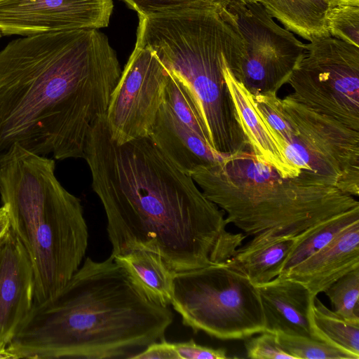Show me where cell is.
Returning <instances> with one entry per match:
<instances>
[{
  "label": "cell",
  "instance_id": "1",
  "mask_svg": "<svg viewBox=\"0 0 359 359\" xmlns=\"http://www.w3.org/2000/svg\"><path fill=\"white\" fill-rule=\"evenodd\" d=\"M84 159L113 255L147 250L180 272L225 263L247 237L226 230L224 212L150 137L116 143L106 115L88 135Z\"/></svg>",
  "mask_w": 359,
  "mask_h": 359
},
{
  "label": "cell",
  "instance_id": "18",
  "mask_svg": "<svg viewBox=\"0 0 359 359\" xmlns=\"http://www.w3.org/2000/svg\"><path fill=\"white\" fill-rule=\"evenodd\" d=\"M296 236L256 235L224 264L244 274L256 286L265 283L280 275Z\"/></svg>",
  "mask_w": 359,
  "mask_h": 359
},
{
  "label": "cell",
  "instance_id": "6",
  "mask_svg": "<svg viewBox=\"0 0 359 359\" xmlns=\"http://www.w3.org/2000/svg\"><path fill=\"white\" fill-rule=\"evenodd\" d=\"M138 17L135 43L151 50L191 90L212 149L226 156L252 151L224 77L233 29L219 9L187 8Z\"/></svg>",
  "mask_w": 359,
  "mask_h": 359
},
{
  "label": "cell",
  "instance_id": "19",
  "mask_svg": "<svg viewBox=\"0 0 359 359\" xmlns=\"http://www.w3.org/2000/svg\"><path fill=\"white\" fill-rule=\"evenodd\" d=\"M113 256L151 299L162 306L171 305L176 272L159 255L147 250L135 249Z\"/></svg>",
  "mask_w": 359,
  "mask_h": 359
},
{
  "label": "cell",
  "instance_id": "32",
  "mask_svg": "<svg viewBox=\"0 0 359 359\" xmlns=\"http://www.w3.org/2000/svg\"><path fill=\"white\" fill-rule=\"evenodd\" d=\"M327 1L330 8L341 5L359 6V0H327Z\"/></svg>",
  "mask_w": 359,
  "mask_h": 359
},
{
  "label": "cell",
  "instance_id": "33",
  "mask_svg": "<svg viewBox=\"0 0 359 359\" xmlns=\"http://www.w3.org/2000/svg\"><path fill=\"white\" fill-rule=\"evenodd\" d=\"M236 1H238L239 2H241V3H243V4H247V3H259V1L261 0H236Z\"/></svg>",
  "mask_w": 359,
  "mask_h": 359
},
{
  "label": "cell",
  "instance_id": "3",
  "mask_svg": "<svg viewBox=\"0 0 359 359\" xmlns=\"http://www.w3.org/2000/svg\"><path fill=\"white\" fill-rule=\"evenodd\" d=\"M169 307L151 299L111 255L86 258L53 298L34 304L8 358H130L164 338Z\"/></svg>",
  "mask_w": 359,
  "mask_h": 359
},
{
  "label": "cell",
  "instance_id": "21",
  "mask_svg": "<svg viewBox=\"0 0 359 359\" xmlns=\"http://www.w3.org/2000/svg\"><path fill=\"white\" fill-rule=\"evenodd\" d=\"M309 321L313 337L359 359V323L330 310L317 297L311 300Z\"/></svg>",
  "mask_w": 359,
  "mask_h": 359
},
{
  "label": "cell",
  "instance_id": "16",
  "mask_svg": "<svg viewBox=\"0 0 359 359\" xmlns=\"http://www.w3.org/2000/svg\"><path fill=\"white\" fill-rule=\"evenodd\" d=\"M149 137L177 167L188 175L199 167L216 163L227 157L212 150L180 121L163 101Z\"/></svg>",
  "mask_w": 359,
  "mask_h": 359
},
{
  "label": "cell",
  "instance_id": "7",
  "mask_svg": "<svg viewBox=\"0 0 359 359\" xmlns=\"http://www.w3.org/2000/svg\"><path fill=\"white\" fill-rule=\"evenodd\" d=\"M290 164L342 192L359 195V131L292 98L253 95Z\"/></svg>",
  "mask_w": 359,
  "mask_h": 359
},
{
  "label": "cell",
  "instance_id": "8",
  "mask_svg": "<svg viewBox=\"0 0 359 359\" xmlns=\"http://www.w3.org/2000/svg\"><path fill=\"white\" fill-rule=\"evenodd\" d=\"M171 305L184 325L222 340L265 331L257 286L225 264L176 272Z\"/></svg>",
  "mask_w": 359,
  "mask_h": 359
},
{
  "label": "cell",
  "instance_id": "23",
  "mask_svg": "<svg viewBox=\"0 0 359 359\" xmlns=\"http://www.w3.org/2000/svg\"><path fill=\"white\" fill-rule=\"evenodd\" d=\"M168 72L163 90V101L171 108L180 121L210 146L207 129L194 95L178 76L168 69Z\"/></svg>",
  "mask_w": 359,
  "mask_h": 359
},
{
  "label": "cell",
  "instance_id": "28",
  "mask_svg": "<svg viewBox=\"0 0 359 359\" xmlns=\"http://www.w3.org/2000/svg\"><path fill=\"white\" fill-rule=\"evenodd\" d=\"M247 356L253 359H294L280 345L276 333L264 331L245 343Z\"/></svg>",
  "mask_w": 359,
  "mask_h": 359
},
{
  "label": "cell",
  "instance_id": "4",
  "mask_svg": "<svg viewBox=\"0 0 359 359\" xmlns=\"http://www.w3.org/2000/svg\"><path fill=\"white\" fill-rule=\"evenodd\" d=\"M52 158L14 144L0 163V197L34 278V305L53 298L81 265L88 230L81 200L55 174Z\"/></svg>",
  "mask_w": 359,
  "mask_h": 359
},
{
  "label": "cell",
  "instance_id": "2",
  "mask_svg": "<svg viewBox=\"0 0 359 359\" xmlns=\"http://www.w3.org/2000/svg\"><path fill=\"white\" fill-rule=\"evenodd\" d=\"M122 70L99 29L39 34L0 50V163L14 144L56 160L84 158Z\"/></svg>",
  "mask_w": 359,
  "mask_h": 359
},
{
  "label": "cell",
  "instance_id": "27",
  "mask_svg": "<svg viewBox=\"0 0 359 359\" xmlns=\"http://www.w3.org/2000/svg\"><path fill=\"white\" fill-rule=\"evenodd\" d=\"M138 16L150 15L187 8L220 9L224 0H122Z\"/></svg>",
  "mask_w": 359,
  "mask_h": 359
},
{
  "label": "cell",
  "instance_id": "17",
  "mask_svg": "<svg viewBox=\"0 0 359 359\" xmlns=\"http://www.w3.org/2000/svg\"><path fill=\"white\" fill-rule=\"evenodd\" d=\"M224 74L240 125L253 154L272 166L283 177L299 175L301 173L286 159L274 133L257 109L253 95L232 75L226 60Z\"/></svg>",
  "mask_w": 359,
  "mask_h": 359
},
{
  "label": "cell",
  "instance_id": "22",
  "mask_svg": "<svg viewBox=\"0 0 359 359\" xmlns=\"http://www.w3.org/2000/svg\"><path fill=\"white\" fill-rule=\"evenodd\" d=\"M356 222H359V207L324 220L297 235L280 275L319 250Z\"/></svg>",
  "mask_w": 359,
  "mask_h": 359
},
{
  "label": "cell",
  "instance_id": "29",
  "mask_svg": "<svg viewBox=\"0 0 359 359\" xmlns=\"http://www.w3.org/2000/svg\"><path fill=\"white\" fill-rule=\"evenodd\" d=\"M177 359H226L224 348H212L197 344L193 339L173 343Z\"/></svg>",
  "mask_w": 359,
  "mask_h": 359
},
{
  "label": "cell",
  "instance_id": "9",
  "mask_svg": "<svg viewBox=\"0 0 359 359\" xmlns=\"http://www.w3.org/2000/svg\"><path fill=\"white\" fill-rule=\"evenodd\" d=\"M222 17L233 33L225 60L253 95H277L306 51V44L279 26L258 2L224 0Z\"/></svg>",
  "mask_w": 359,
  "mask_h": 359
},
{
  "label": "cell",
  "instance_id": "31",
  "mask_svg": "<svg viewBox=\"0 0 359 359\" xmlns=\"http://www.w3.org/2000/svg\"><path fill=\"white\" fill-rule=\"evenodd\" d=\"M10 229V221L6 208L0 207V242Z\"/></svg>",
  "mask_w": 359,
  "mask_h": 359
},
{
  "label": "cell",
  "instance_id": "24",
  "mask_svg": "<svg viewBox=\"0 0 359 359\" xmlns=\"http://www.w3.org/2000/svg\"><path fill=\"white\" fill-rule=\"evenodd\" d=\"M324 293L336 313L350 322L359 323V268L344 275Z\"/></svg>",
  "mask_w": 359,
  "mask_h": 359
},
{
  "label": "cell",
  "instance_id": "30",
  "mask_svg": "<svg viewBox=\"0 0 359 359\" xmlns=\"http://www.w3.org/2000/svg\"><path fill=\"white\" fill-rule=\"evenodd\" d=\"M133 359H177L173 343L165 338L148 345L142 351L134 356Z\"/></svg>",
  "mask_w": 359,
  "mask_h": 359
},
{
  "label": "cell",
  "instance_id": "15",
  "mask_svg": "<svg viewBox=\"0 0 359 359\" xmlns=\"http://www.w3.org/2000/svg\"><path fill=\"white\" fill-rule=\"evenodd\" d=\"M257 288L265 318V331L313 338L309 321L313 296L304 285L278 276Z\"/></svg>",
  "mask_w": 359,
  "mask_h": 359
},
{
  "label": "cell",
  "instance_id": "12",
  "mask_svg": "<svg viewBox=\"0 0 359 359\" xmlns=\"http://www.w3.org/2000/svg\"><path fill=\"white\" fill-rule=\"evenodd\" d=\"M113 0H0V32L24 36L109 25Z\"/></svg>",
  "mask_w": 359,
  "mask_h": 359
},
{
  "label": "cell",
  "instance_id": "11",
  "mask_svg": "<svg viewBox=\"0 0 359 359\" xmlns=\"http://www.w3.org/2000/svg\"><path fill=\"white\" fill-rule=\"evenodd\" d=\"M168 74L151 50L135 43L106 113L111 137L116 143L149 136L163 102Z\"/></svg>",
  "mask_w": 359,
  "mask_h": 359
},
{
  "label": "cell",
  "instance_id": "10",
  "mask_svg": "<svg viewBox=\"0 0 359 359\" xmlns=\"http://www.w3.org/2000/svg\"><path fill=\"white\" fill-rule=\"evenodd\" d=\"M287 83L292 98L359 131V47L332 36L313 39Z\"/></svg>",
  "mask_w": 359,
  "mask_h": 359
},
{
  "label": "cell",
  "instance_id": "14",
  "mask_svg": "<svg viewBox=\"0 0 359 359\" xmlns=\"http://www.w3.org/2000/svg\"><path fill=\"white\" fill-rule=\"evenodd\" d=\"M356 268H359V222L279 276L300 283L315 297Z\"/></svg>",
  "mask_w": 359,
  "mask_h": 359
},
{
  "label": "cell",
  "instance_id": "20",
  "mask_svg": "<svg viewBox=\"0 0 359 359\" xmlns=\"http://www.w3.org/2000/svg\"><path fill=\"white\" fill-rule=\"evenodd\" d=\"M259 4L284 27L309 41L330 36L327 0H261Z\"/></svg>",
  "mask_w": 359,
  "mask_h": 359
},
{
  "label": "cell",
  "instance_id": "34",
  "mask_svg": "<svg viewBox=\"0 0 359 359\" xmlns=\"http://www.w3.org/2000/svg\"><path fill=\"white\" fill-rule=\"evenodd\" d=\"M0 38H1V34H0Z\"/></svg>",
  "mask_w": 359,
  "mask_h": 359
},
{
  "label": "cell",
  "instance_id": "26",
  "mask_svg": "<svg viewBox=\"0 0 359 359\" xmlns=\"http://www.w3.org/2000/svg\"><path fill=\"white\" fill-rule=\"evenodd\" d=\"M326 22L330 36L359 47V6L330 7Z\"/></svg>",
  "mask_w": 359,
  "mask_h": 359
},
{
  "label": "cell",
  "instance_id": "25",
  "mask_svg": "<svg viewBox=\"0 0 359 359\" xmlns=\"http://www.w3.org/2000/svg\"><path fill=\"white\" fill-rule=\"evenodd\" d=\"M276 334L281 347L294 359H353L347 353L314 338Z\"/></svg>",
  "mask_w": 359,
  "mask_h": 359
},
{
  "label": "cell",
  "instance_id": "13",
  "mask_svg": "<svg viewBox=\"0 0 359 359\" xmlns=\"http://www.w3.org/2000/svg\"><path fill=\"white\" fill-rule=\"evenodd\" d=\"M34 278L28 255L9 229L0 242V358L34 306Z\"/></svg>",
  "mask_w": 359,
  "mask_h": 359
},
{
  "label": "cell",
  "instance_id": "5",
  "mask_svg": "<svg viewBox=\"0 0 359 359\" xmlns=\"http://www.w3.org/2000/svg\"><path fill=\"white\" fill-rule=\"evenodd\" d=\"M203 195L246 236H296L359 207L354 196L314 176L283 177L252 151L230 155L190 175Z\"/></svg>",
  "mask_w": 359,
  "mask_h": 359
}]
</instances>
